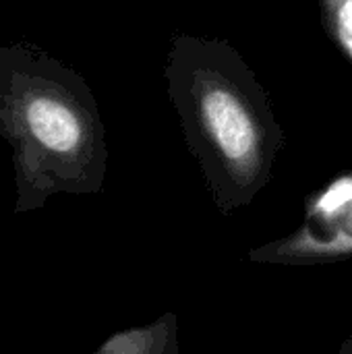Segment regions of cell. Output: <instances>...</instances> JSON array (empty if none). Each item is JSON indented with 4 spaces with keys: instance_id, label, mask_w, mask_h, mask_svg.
<instances>
[{
    "instance_id": "obj_3",
    "label": "cell",
    "mask_w": 352,
    "mask_h": 354,
    "mask_svg": "<svg viewBox=\"0 0 352 354\" xmlns=\"http://www.w3.org/2000/svg\"><path fill=\"white\" fill-rule=\"evenodd\" d=\"M326 35L352 66V0H317Z\"/></svg>"
},
{
    "instance_id": "obj_2",
    "label": "cell",
    "mask_w": 352,
    "mask_h": 354,
    "mask_svg": "<svg viewBox=\"0 0 352 354\" xmlns=\"http://www.w3.org/2000/svg\"><path fill=\"white\" fill-rule=\"evenodd\" d=\"M164 77L183 133L210 180L220 191L261 187L284 131L241 52L228 39L178 31L170 37Z\"/></svg>"
},
{
    "instance_id": "obj_1",
    "label": "cell",
    "mask_w": 352,
    "mask_h": 354,
    "mask_svg": "<svg viewBox=\"0 0 352 354\" xmlns=\"http://www.w3.org/2000/svg\"><path fill=\"white\" fill-rule=\"evenodd\" d=\"M0 137L12 151L15 214L102 187L108 149L95 95L33 44L0 46Z\"/></svg>"
}]
</instances>
